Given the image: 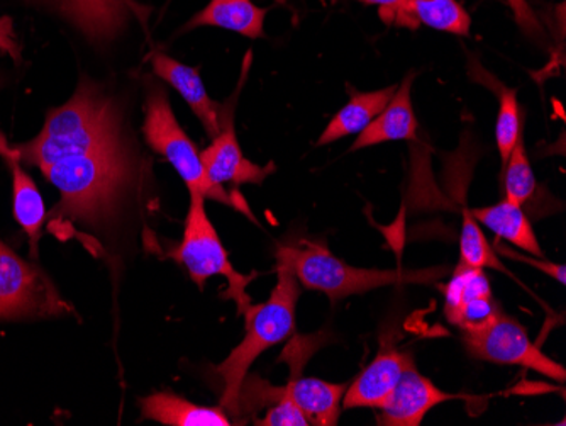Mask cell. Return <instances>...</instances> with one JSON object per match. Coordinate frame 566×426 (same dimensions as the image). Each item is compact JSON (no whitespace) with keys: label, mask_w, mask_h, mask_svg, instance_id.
Here are the masks:
<instances>
[{"label":"cell","mask_w":566,"mask_h":426,"mask_svg":"<svg viewBox=\"0 0 566 426\" xmlns=\"http://www.w3.org/2000/svg\"><path fill=\"white\" fill-rule=\"evenodd\" d=\"M443 291L444 316L461 332L480 329L502 311L485 269L458 263Z\"/></svg>","instance_id":"9"},{"label":"cell","mask_w":566,"mask_h":426,"mask_svg":"<svg viewBox=\"0 0 566 426\" xmlns=\"http://www.w3.org/2000/svg\"><path fill=\"white\" fill-rule=\"evenodd\" d=\"M415 77L416 72L406 75L402 84L397 87L396 94L390 98V103L368 124L364 132L359 133L349 152H358V149L381 145V143L418 138L419 123L416 120L415 107H412V97H410Z\"/></svg>","instance_id":"13"},{"label":"cell","mask_w":566,"mask_h":426,"mask_svg":"<svg viewBox=\"0 0 566 426\" xmlns=\"http://www.w3.org/2000/svg\"><path fill=\"white\" fill-rule=\"evenodd\" d=\"M259 426H308L307 419L302 415L301 409L283 396L282 399L276 401L273 405L266 408L265 416L262 419H256Z\"/></svg>","instance_id":"24"},{"label":"cell","mask_w":566,"mask_h":426,"mask_svg":"<svg viewBox=\"0 0 566 426\" xmlns=\"http://www.w3.org/2000/svg\"><path fill=\"white\" fill-rule=\"evenodd\" d=\"M460 263L476 269H494L509 273L504 263L495 253L494 247L489 243L480 230L479 222L470 216L469 209L463 211V227L460 237Z\"/></svg>","instance_id":"22"},{"label":"cell","mask_w":566,"mask_h":426,"mask_svg":"<svg viewBox=\"0 0 566 426\" xmlns=\"http://www.w3.org/2000/svg\"><path fill=\"white\" fill-rule=\"evenodd\" d=\"M269 9L259 8L251 0H211L202 11L197 12L184 31L197 30L200 27L219 28L233 31L241 37L259 40L265 37V18Z\"/></svg>","instance_id":"16"},{"label":"cell","mask_w":566,"mask_h":426,"mask_svg":"<svg viewBox=\"0 0 566 426\" xmlns=\"http://www.w3.org/2000/svg\"><path fill=\"white\" fill-rule=\"evenodd\" d=\"M276 263L289 267L304 288L323 292L333 303L387 285H434L450 273L443 266L409 270L359 269L334 257L326 241L313 238L279 247Z\"/></svg>","instance_id":"2"},{"label":"cell","mask_w":566,"mask_h":426,"mask_svg":"<svg viewBox=\"0 0 566 426\" xmlns=\"http://www.w3.org/2000/svg\"><path fill=\"white\" fill-rule=\"evenodd\" d=\"M469 212L479 225L489 228L502 240L521 248L530 256L543 257L542 247L534 235L530 218L523 211V206L504 199L497 205L486 206V208L469 209Z\"/></svg>","instance_id":"18"},{"label":"cell","mask_w":566,"mask_h":426,"mask_svg":"<svg viewBox=\"0 0 566 426\" xmlns=\"http://www.w3.org/2000/svg\"><path fill=\"white\" fill-rule=\"evenodd\" d=\"M0 85H2V79H0Z\"/></svg>","instance_id":"29"},{"label":"cell","mask_w":566,"mask_h":426,"mask_svg":"<svg viewBox=\"0 0 566 426\" xmlns=\"http://www.w3.org/2000/svg\"><path fill=\"white\" fill-rule=\"evenodd\" d=\"M495 253H501V256L509 257V259L517 260V262L527 263V266L536 267V269L543 270V273L549 276V278L558 281L559 284L565 285L566 282V270L565 266H556L555 262H548V260H539L534 259L533 256H524V253L516 252V250H512L507 245L495 243L494 245Z\"/></svg>","instance_id":"25"},{"label":"cell","mask_w":566,"mask_h":426,"mask_svg":"<svg viewBox=\"0 0 566 426\" xmlns=\"http://www.w3.org/2000/svg\"><path fill=\"white\" fill-rule=\"evenodd\" d=\"M460 394L444 393L416 368H407L390 394L389 401L378 412L381 426H419L434 406L458 399Z\"/></svg>","instance_id":"11"},{"label":"cell","mask_w":566,"mask_h":426,"mask_svg":"<svg viewBox=\"0 0 566 426\" xmlns=\"http://www.w3.org/2000/svg\"><path fill=\"white\" fill-rule=\"evenodd\" d=\"M461 342L467 352L479 361L520 365L539 372L556 383H565V367L531 342L520 321L502 311L480 329L461 332Z\"/></svg>","instance_id":"6"},{"label":"cell","mask_w":566,"mask_h":426,"mask_svg":"<svg viewBox=\"0 0 566 426\" xmlns=\"http://www.w3.org/2000/svg\"><path fill=\"white\" fill-rule=\"evenodd\" d=\"M396 91V85L374 92L352 91L349 103L331 120L317 145H329L346 136L359 135L387 107Z\"/></svg>","instance_id":"19"},{"label":"cell","mask_w":566,"mask_h":426,"mask_svg":"<svg viewBox=\"0 0 566 426\" xmlns=\"http://www.w3.org/2000/svg\"><path fill=\"white\" fill-rule=\"evenodd\" d=\"M14 148L22 164L40 168L60 190L51 231L72 221L98 227L113 219L142 170L123 110L88 79L81 81L69 103L48 113L36 138Z\"/></svg>","instance_id":"1"},{"label":"cell","mask_w":566,"mask_h":426,"mask_svg":"<svg viewBox=\"0 0 566 426\" xmlns=\"http://www.w3.org/2000/svg\"><path fill=\"white\" fill-rule=\"evenodd\" d=\"M151 66L158 77L164 79L178 94L182 95L190 111L199 117L203 129L211 138H216L221 129L219 116H221L222 104L212 101L200 79L199 70L184 65L165 53H153Z\"/></svg>","instance_id":"12"},{"label":"cell","mask_w":566,"mask_h":426,"mask_svg":"<svg viewBox=\"0 0 566 426\" xmlns=\"http://www.w3.org/2000/svg\"><path fill=\"white\" fill-rule=\"evenodd\" d=\"M0 157H4L6 160H12V158H19L18 149L14 146L9 145L8 138L4 133L0 132ZM21 160V158H19Z\"/></svg>","instance_id":"28"},{"label":"cell","mask_w":566,"mask_h":426,"mask_svg":"<svg viewBox=\"0 0 566 426\" xmlns=\"http://www.w3.org/2000/svg\"><path fill=\"white\" fill-rule=\"evenodd\" d=\"M203 200L206 199L200 194H190V208L184 238L171 252V257L175 262L186 267L190 278L200 289H203L208 279L214 276L226 278L229 288L222 295L234 301L238 313L243 314L251 304V298L247 292L248 284L254 281L259 273L243 276L234 269L229 260L228 250L222 245L218 231L212 227Z\"/></svg>","instance_id":"5"},{"label":"cell","mask_w":566,"mask_h":426,"mask_svg":"<svg viewBox=\"0 0 566 426\" xmlns=\"http://www.w3.org/2000/svg\"><path fill=\"white\" fill-rule=\"evenodd\" d=\"M250 62L251 52H248L243 79L247 77ZM243 79H241L237 95L240 89L243 87ZM237 95L229 98L228 104L222 106L221 116H219L221 129H219L218 136L212 138L208 148L200 152V160H202L206 177L212 186L224 187V184H233L234 187H238L243 186V184H263L266 177L275 172V164H253L241 152L237 128H234Z\"/></svg>","instance_id":"8"},{"label":"cell","mask_w":566,"mask_h":426,"mask_svg":"<svg viewBox=\"0 0 566 426\" xmlns=\"http://www.w3.org/2000/svg\"><path fill=\"white\" fill-rule=\"evenodd\" d=\"M349 384H331L314 377H292L283 394L301 409L308 425H338L343 396Z\"/></svg>","instance_id":"15"},{"label":"cell","mask_w":566,"mask_h":426,"mask_svg":"<svg viewBox=\"0 0 566 426\" xmlns=\"http://www.w3.org/2000/svg\"><path fill=\"white\" fill-rule=\"evenodd\" d=\"M523 135V116L517 103V89L499 84V116L495 126V142L502 164L505 165L517 138Z\"/></svg>","instance_id":"23"},{"label":"cell","mask_w":566,"mask_h":426,"mask_svg":"<svg viewBox=\"0 0 566 426\" xmlns=\"http://www.w3.org/2000/svg\"><path fill=\"white\" fill-rule=\"evenodd\" d=\"M298 298L301 288L294 273L289 267L276 263V285L269 301L256 306L250 304L244 311V339L216 368L222 381L221 408L231 418H241V387L253 362L294 333Z\"/></svg>","instance_id":"3"},{"label":"cell","mask_w":566,"mask_h":426,"mask_svg":"<svg viewBox=\"0 0 566 426\" xmlns=\"http://www.w3.org/2000/svg\"><path fill=\"white\" fill-rule=\"evenodd\" d=\"M537 183L533 167L524 148V136L517 138L504 168L505 199L514 205L524 206L536 194Z\"/></svg>","instance_id":"21"},{"label":"cell","mask_w":566,"mask_h":426,"mask_svg":"<svg viewBox=\"0 0 566 426\" xmlns=\"http://www.w3.org/2000/svg\"><path fill=\"white\" fill-rule=\"evenodd\" d=\"M364 4L377 6L378 12H380L381 21L389 27L390 18H392L396 9L402 4V0H359Z\"/></svg>","instance_id":"27"},{"label":"cell","mask_w":566,"mask_h":426,"mask_svg":"<svg viewBox=\"0 0 566 426\" xmlns=\"http://www.w3.org/2000/svg\"><path fill=\"white\" fill-rule=\"evenodd\" d=\"M389 27L418 30L428 27L443 33L469 37L472 18L458 0H402Z\"/></svg>","instance_id":"14"},{"label":"cell","mask_w":566,"mask_h":426,"mask_svg":"<svg viewBox=\"0 0 566 426\" xmlns=\"http://www.w3.org/2000/svg\"><path fill=\"white\" fill-rule=\"evenodd\" d=\"M6 162H8L12 174V211H14L19 227L28 235L31 257L36 260L38 245L43 235L41 230H43L44 219H46L44 200L36 184L31 179V175L22 168V162L19 158Z\"/></svg>","instance_id":"20"},{"label":"cell","mask_w":566,"mask_h":426,"mask_svg":"<svg viewBox=\"0 0 566 426\" xmlns=\"http://www.w3.org/2000/svg\"><path fill=\"white\" fill-rule=\"evenodd\" d=\"M0 52L8 53L14 62H21L22 44L14 30V21L9 15L0 18Z\"/></svg>","instance_id":"26"},{"label":"cell","mask_w":566,"mask_h":426,"mask_svg":"<svg viewBox=\"0 0 566 426\" xmlns=\"http://www.w3.org/2000/svg\"><path fill=\"white\" fill-rule=\"evenodd\" d=\"M72 306L51 284L46 273L0 241V320L60 316Z\"/></svg>","instance_id":"7"},{"label":"cell","mask_w":566,"mask_h":426,"mask_svg":"<svg viewBox=\"0 0 566 426\" xmlns=\"http://www.w3.org/2000/svg\"><path fill=\"white\" fill-rule=\"evenodd\" d=\"M143 133L149 148L160 154L178 172L190 194H200L203 199L218 200L229 208L243 212L251 221H256L247 199L241 197L238 190L228 193L224 187L212 186L209 183L196 143L178 124L167 92L158 85H153L146 95Z\"/></svg>","instance_id":"4"},{"label":"cell","mask_w":566,"mask_h":426,"mask_svg":"<svg viewBox=\"0 0 566 426\" xmlns=\"http://www.w3.org/2000/svg\"><path fill=\"white\" fill-rule=\"evenodd\" d=\"M142 418L171 426H231L233 418L219 406L193 405L184 397L158 393L139 399Z\"/></svg>","instance_id":"17"},{"label":"cell","mask_w":566,"mask_h":426,"mask_svg":"<svg viewBox=\"0 0 566 426\" xmlns=\"http://www.w3.org/2000/svg\"><path fill=\"white\" fill-rule=\"evenodd\" d=\"M415 365L409 352L385 343L377 357L356 375L343 396L346 409H380L389 401L407 368Z\"/></svg>","instance_id":"10"}]
</instances>
